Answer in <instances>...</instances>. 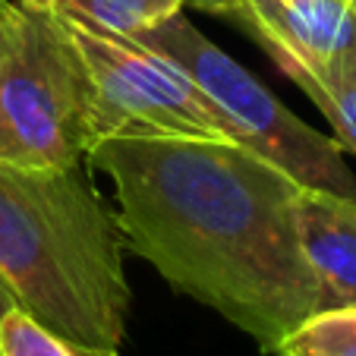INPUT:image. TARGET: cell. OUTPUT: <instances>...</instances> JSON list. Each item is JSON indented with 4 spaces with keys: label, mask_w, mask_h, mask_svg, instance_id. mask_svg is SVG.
<instances>
[{
    "label": "cell",
    "mask_w": 356,
    "mask_h": 356,
    "mask_svg": "<svg viewBox=\"0 0 356 356\" xmlns=\"http://www.w3.org/2000/svg\"><path fill=\"white\" fill-rule=\"evenodd\" d=\"M86 161L114 180L129 246L265 350L318 309L293 224L302 186L268 158L218 139L111 136Z\"/></svg>",
    "instance_id": "1"
},
{
    "label": "cell",
    "mask_w": 356,
    "mask_h": 356,
    "mask_svg": "<svg viewBox=\"0 0 356 356\" xmlns=\"http://www.w3.org/2000/svg\"><path fill=\"white\" fill-rule=\"evenodd\" d=\"M0 277L47 331L120 347L129 312L123 234L82 164H0Z\"/></svg>",
    "instance_id": "2"
},
{
    "label": "cell",
    "mask_w": 356,
    "mask_h": 356,
    "mask_svg": "<svg viewBox=\"0 0 356 356\" xmlns=\"http://www.w3.org/2000/svg\"><path fill=\"white\" fill-rule=\"evenodd\" d=\"M92 86L67 29L16 0L0 32V164L73 168L88 152Z\"/></svg>",
    "instance_id": "3"
},
{
    "label": "cell",
    "mask_w": 356,
    "mask_h": 356,
    "mask_svg": "<svg viewBox=\"0 0 356 356\" xmlns=\"http://www.w3.org/2000/svg\"><path fill=\"white\" fill-rule=\"evenodd\" d=\"M129 41L183 70L211 101L230 142L268 158L300 186L356 199V177L347 168L341 142L312 129L284 108L256 76L205 38L183 13L129 35Z\"/></svg>",
    "instance_id": "4"
},
{
    "label": "cell",
    "mask_w": 356,
    "mask_h": 356,
    "mask_svg": "<svg viewBox=\"0 0 356 356\" xmlns=\"http://www.w3.org/2000/svg\"><path fill=\"white\" fill-rule=\"evenodd\" d=\"M54 19L67 29L88 73L92 142L111 136H186L230 142L211 101L170 60L86 22L63 16Z\"/></svg>",
    "instance_id": "5"
},
{
    "label": "cell",
    "mask_w": 356,
    "mask_h": 356,
    "mask_svg": "<svg viewBox=\"0 0 356 356\" xmlns=\"http://www.w3.org/2000/svg\"><path fill=\"white\" fill-rule=\"evenodd\" d=\"M234 16L262 47L312 73L356 70V0H240Z\"/></svg>",
    "instance_id": "6"
},
{
    "label": "cell",
    "mask_w": 356,
    "mask_h": 356,
    "mask_svg": "<svg viewBox=\"0 0 356 356\" xmlns=\"http://www.w3.org/2000/svg\"><path fill=\"white\" fill-rule=\"evenodd\" d=\"M293 224L316 277V312L356 306V199L302 186L293 202Z\"/></svg>",
    "instance_id": "7"
},
{
    "label": "cell",
    "mask_w": 356,
    "mask_h": 356,
    "mask_svg": "<svg viewBox=\"0 0 356 356\" xmlns=\"http://www.w3.org/2000/svg\"><path fill=\"white\" fill-rule=\"evenodd\" d=\"M19 3L129 38L180 13L186 0H19Z\"/></svg>",
    "instance_id": "8"
},
{
    "label": "cell",
    "mask_w": 356,
    "mask_h": 356,
    "mask_svg": "<svg viewBox=\"0 0 356 356\" xmlns=\"http://www.w3.org/2000/svg\"><path fill=\"white\" fill-rule=\"evenodd\" d=\"M265 51L277 63V70L287 73V79H293L302 92L316 101V108L331 123L334 139L343 145V152L356 155V70L353 73L322 76V73H312V70L300 67L293 57H287L277 47H265Z\"/></svg>",
    "instance_id": "9"
},
{
    "label": "cell",
    "mask_w": 356,
    "mask_h": 356,
    "mask_svg": "<svg viewBox=\"0 0 356 356\" xmlns=\"http://www.w3.org/2000/svg\"><path fill=\"white\" fill-rule=\"evenodd\" d=\"M275 356H356V306L322 309L290 328L275 347Z\"/></svg>",
    "instance_id": "10"
},
{
    "label": "cell",
    "mask_w": 356,
    "mask_h": 356,
    "mask_svg": "<svg viewBox=\"0 0 356 356\" xmlns=\"http://www.w3.org/2000/svg\"><path fill=\"white\" fill-rule=\"evenodd\" d=\"M0 356H120L117 350L86 347L47 331L22 309H13L0 322Z\"/></svg>",
    "instance_id": "11"
},
{
    "label": "cell",
    "mask_w": 356,
    "mask_h": 356,
    "mask_svg": "<svg viewBox=\"0 0 356 356\" xmlns=\"http://www.w3.org/2000/svg\"><path fill=\"white\" fill-rule=\"evenodd\" d=\"M186 3L205 10V13H218V16H234V10L240 7V0H186Z\"/></svg>",
    "instance_id": "12"
},
{
    "label": "cell",
    "mask_w": 356,
    "mask_h": 356,
    "mask_svg": "<svg viewBox=\"0 0 356 356\" xmlns=\"http://www.w3.org/2000/svg\"><path fill=\"white\" fill-rule=\"evenodd\" d=\"M13 309H19V306H16L10 287L3 284V277H0V322H3V316H7V312H13Z\"/></svg>",
    "instance_id": "13"
},
{
    "label": "cell",
    "mask_w": 356,
    "mask_h": 356,
    "mask_svg": "<svg viewBox=\"0 0 356 356\" xmlns=\"http://www.w3.org/2000/svg\"><path fill=\"white\" fill-rule=\"evenodd\" d=\"M13 0H0V32H3V26H7V19H10V13H13Z\"/></svg>",
    "instance_id": "14"
}]
</instances>
